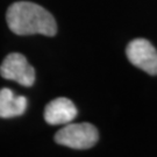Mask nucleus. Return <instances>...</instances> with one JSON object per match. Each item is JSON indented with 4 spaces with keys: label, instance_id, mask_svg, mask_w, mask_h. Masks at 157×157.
Here are the masks:
<instances>
[{
    "label": "nucleus",
    "instance_id": "4",
    "mask_svg": "<svg viewBox=\"0 0 157 157\" xmlns=\"http://www.w3.org/2000/svg\"><path fill=\"white\" fill-rule=\"evenodd\" d=\"M129 62L150 76H157V50L146 39H135L126 48Z\"/></svg>",
    "mask_w": 157,
    "mask_h": 157
},
{
    "label": "nucleus",
    "instance_id": "3",
    "mask_svg": "<svg viewBox=\"0 0 157 157\" xmlns=\"http://www.w3.org/2000/svg\"><path fill=\"white\" fill-rule=\"evenodd\" d=\"M0 75L2 78L14 80L26 87H30L35 83V69L19 52H12L5 57L0 67Z\"/></svg>",
    "mask_w": 157,
    "mask_h": 157
},
{
    "label": "nucleus",
    "instance_id": "6",
    "mask_svg": "<svg viewBox=\"0 0 157 157\" xmlns=\"http://www.w3.org/2000/svg\"><path fill=\"white\" fill-rule=\"evenodd\" d=\"M27 108V99L23 95H15L10 89L0 90V118L10 119L22 115Z\"/></svg>",
    "mask_w": 157,
    "mask_h": 157
},
{
    "label": "nucleus",
    "instance_id": "2",
    "mask_svg": "<svg viewBox=\"0 0 157 157\" xmlns=\"http://www.w3.org/2000/svg\"><path fill=\"white\" fill-rule=\"evenodd\" d=\"M98 130L89 122L65 124L55 135L56 143L79 150L92 148L98 142Z\"/></svg>",
    "mask_w": 157,
    "mask_h": 157
},
{
    "label": "nucleus",
    "instance_id": "1",
    "mask_svg": "<svg viewBox=\"0 0 157 157\" xmlns=\"http://www.w3.org/2000/svg\"><path fill=\"white\" fill-rule=\"evenodd\" d=\"M6 21L17 35L41 34L54 36L57 33L55 17L42 6L30 1H17L12 4L6 13Z\"/></svg>",
    "mask_w": 157,
    "mask_h": 157
},
{
    "label": "nucleus",
    "instance_id": "5",
    "mask_svg": "<svg viewBox=\"0 0 157 157\" xmlns=\"http://www.w3.org/2000/svg\"><path fill=\"white\" fill-rule=\"evenodd\" d=\"M77 113V107L72 101L64 97H59L45 106L44 120L47 124L52 126L67 124L76 118Z\"/></svg>",
    "mask_w": 157,
    "mask_h": 157
}]
</instances>
